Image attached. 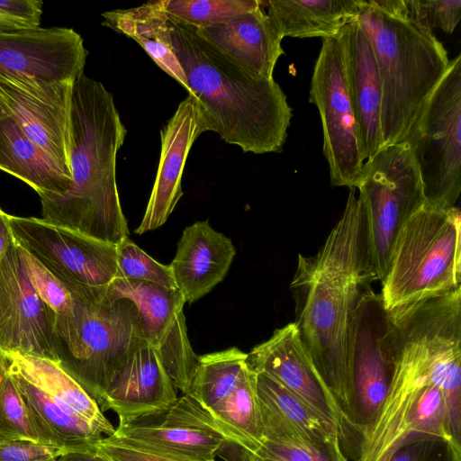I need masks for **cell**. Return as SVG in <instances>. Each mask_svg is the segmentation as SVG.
<instances>
[{
  "label": "cell",
  "instance_id": "14",
  "mask_svg": "<svg viewBox=\"0 0 461 461\" xmlns=\"http://www.w3.org/2000/svg\"><path fill=\"white\" fill-rule=\"evenodd\" d=\"M109 439L182 458L211 461L230 443L210 412L188 393L165 411L118 425Z\"/></svg>",
  "mask_w": 461,
  "mask_h": 461
},
{
  "label": "cell",
  "instance_id": "25",
  "mask_svg": "<svg viewBox=\"0 0 461 461\" xmlns=\"http://www.w3.org/2000/svg\"><path fill=\"white\" fill-rule=\"evenodd\" d=\"M8 370L45 444L72 450L93 446L103 438L90 422L59 404L9 365Z\"/></svg>",
  "mask_w": 461,
  "mask_h": 461
},
{
  "label": "cell",
  "instance_id": "30",
  "mask_svg": "<svg viewBox=\"0 0 461 461\" xmlns=\"http://www.w3.org/2000/svg\"><path fill=\"white\" fill-rule=\"evenodd\" d=\"M256 374L257 393L261 405L294 425L314 441L340 443L335 428L323 420L279 383L263 373Z\"/></svg>",
  "mask_w": 461,
  "mask_h": 461
},
{
  "label": "cell",
  "instance_id": "40",
  "mask_svg": "<svg viewBox=\"0 0 461 461\" xmlns=\"http://www.w3.org/2000/svg\"><path fill=\"white\" fill-rule=\"evenodd\" d=\"M57 461H111L105 455L101 453L95 446L65 450Z\"/></svg>",
  "mask_w": 461,
  "mask_h": 461
},
{
  "label": "cell",
  "instance_id": "27",
  "mask_svg": "<svg viewBox=\"0 0 461 461\" xmlns=\"http://www.w3.org/2000/svg\"><path fill=\"white\" fill-rule=\"evenodd\" d=\"M165 0L150 1L130 9L102 14L104 23L137 41L151 59L188 92L183 69L169 40L168 16Z\"/></svg>",
  "mask_w": 461,
  "mask_h": 461
},
{
  "label": "cell",
  "instance_id": "44",
  "mask_svg": "<svg viewBox=\"0 0 461 461\" xmlns=\"http://www.w3.org/2000/svg\"><path fill=\"white\" fill-rule=\"evenodd\" d=\"M396 448V447H395ZM395 448H393L392 450H390L388 453H386V455L384 456H383L379 461H389V457L392 454V452L395 449Z\"/></svg>",
  "mask_w": 461,
  "mask_h": 461
},
{
  "label": "cell",
  "instance_id": "36",
  "mask_svg": "<svg viewBox=\"0 0 461 461\" xmlns=\"http://www.w3.org/2000/svg\"><path fill=\"white\" fill-rule=\"evenodd\" d=\"M389 461H461V456L443 438L415 435L405 438L392 452Z\"/></svg>",
  "mask_w": 461,
  "mask_h": 461
},
{
  "label": "cell",
  "instance_id": "21",
  "mask_svg": "<svg viewBox=\"0 0 461 461\" xmlns=\"http://www.w3.org/2000/svg\"><path fill=\"white\" fill-rule=\"evenodd\" d=\"M264 3V2H263ZM198 36L250 76L272 79L283 38L262 5L224 23L195 28Z\"/></svg>",
  "mask_w": 461,
  "mask_h": 461
},
{
  "label": "cell",
  "instance_id": "42",
  "mask_svg": "<svg viewBox=\"0 0 461 461\" xmlns=\"http://www.w3.org/2000/svg\"><path fill=\"white\" fill-rule=\"evenodd\" d=\"M8 369V360L4 352L0 350V383Z\"/></svg>",
  "mask_w": 461,
  "mask_h": 461
},
{
  "label": "cell",
  "instance_id": "22",
  "mask_svg": "<svg viewBox=\"0 0 461 461\" xmlns=\"http://www.w3.org/2000/svg\"><path fill=\"white\" fill-rule=\"evenodd\" d=\"M235 255L230 239L212 229L208 220L187 226L168 265L185 302H196L221 283Z\"/></svg>",
  "mask_w": 461,
  "mask_h": 461
},
{
  "label": "cell",
  "instance_id": "6",
  "mask_svg": "<svg viewBox=\"0 0 461 461\" xmlns=\"http://www.w3.org/2000/svg\"><path fill=\"white\" fill-rule=\"evenodd\" d=\"M380 293L384 307L401 306L461 287V212L425 203L396 239Z\"/></svg>",
  "mask_w": 461,
  "mask_h": 461
},
{
  "label": "cell",
  "instance_id": "17",
  "mask_svg": "<svg viewBox=\"0 0 461 461\" xmlns=\"http://www.w3.org/2000/svg\"><path fill=\"white\" fill-rule=\"evenodd\" d=\"M87 50L82 37L65 27L0 32V75L45 82H76Z\"/></svg>",
  "mask_w": 461,
  "mask_h": 461
},
{
  "label": "cell",
  "instance_id": "28",
  "mask_svg": "<svg viewBox=\"0 0 461 461\" xmlns=\"http://www.w3.org/2000/svg\"><path fill=\"white\" fill-rule=\"evenodd\" d=\"M259 407L264 441L247 461H352L339 441H314L271 410Z\"/></svg>",
  "mask_w": 461,
  "mask_h": 461
},
{
  "label": "cell",
  "instance_id": "12",
  "mask_svg": "<svg viewBox=\"0 0 461 461\" xmlns=\"http://www.w3.org/2000/svg\"><path fill=\"white\" fill-rule=\"evenodd\" d=\"M247 365L288 390L339 433L346 456L357 460L360 435L325 385L300 338L294 322L274 330L266 341L247 353Z\"/></svg>",
  "mask_w": 461,
  "mask_h": 461
},
{
  "label": "cell",
  "instance_id": "20",
  "mask_svg": "<svg viewBox=\"0 0 461 461\" xmlns=\"http://www.w3.org/2000/svg\"><path fill=\"white\" fill-rule=\"evenodd\" d=\"M364 161L382 149V86L371 40L357 18L339 32Z\"/></svg>",
  "mask_w": 461,
  "mask_h": 461
},
{
  "label": "cell",
  "instance_id": "37",
  "mask_svg": "<svg viewBox=\"0 0 461 461\" xmlns=\"http://www.w3.org/2000/svg\"><path fill=\"white\" fill-rule=\"evenodd\" d=\"M41 14V1L0 0V32L39 28Z\"/></svg>",
  "mask_w": 461,
  "mask_h": 461
},
{
  "label": "cell",
  "instance_id": "18",
  "mask_svg": "<svg viewBox=\"0 0 461 461\" xmlns=\"http://www.w3.org/2000/svg\"><path fill=\"white\" fill-rule=\"evenodd\" d=\"M175 385L159 356L142 339L116 370L97 402L102 411L113 410L119 424L165 411L176 400Z\"/></svg>",
  "mask_w": 461,
  "mask_h": 461
},
{
  "label": "cell",
  "instance_id": "34",
  "mask_svg": "<svg viewBox=\"0 0 461 461\" xmlns=\"http://www.w3.org/2000/svg\"><path fill=\"white\" fill-rule=\"evenodd\" d=\"M17 248L27 278L39 297L56 314L71 311L75 300L65 285L29 252Z\"/></svg>",
  "mask_w": 461,
  "mask_h": 461
},
{
  "label": "cell",
  "instance_id": "31",
  "mask_svg": "<svg viewBox=\"0 0 461 461\" xmlns=\"http://www.w3.org/2000/svg\"><path fill=\"white\" fill-rule=\"evenodd\" d=\"M262 5L258 0H165L164 9L174 21L203 28L252 12Z\"/></svg>",
  "mask_w": 461,
  "mask_h": 461
},
{
  "label": "cell",
  "instance_id": "2",
  "mask_svg": "<svg viewBox=\"0 0 461 461\" xmlns=\"http://www.w3.org/2000/svg\"><path fill=\"white\" fill-rule=\"evenodd\" d=\"M126 134L113 95L83 74L73 86L71 185L62 195L40 196L43 219L116 245L129 237L116 183Z\"/></svg>",
  "mask_w": 461,
  "mask_h": 461
},
{
  "label": "cell",
  "instance_id": "23",
  "mask_svg": "<svg viewBox=\"0 0 461 461\" xmlns=\"http://www.w3.org/2000/svg\"><path fill=\"white\" fill-rule=\"evenodd\" d=\"M0 169L26 183L39 196L62 195L72 180L12 116L0 119Z\"/></svg>",
  "mask_w": 461,
  "mask_h": 461
},
{
  "label": "cell",
  "instance_id": "10",
  "mask_svg": "<svg viewBox=\"0 0 461 461\" xmlns=\"http://www.w3.org/2000/svg\"><path fill=\"white\" fill-rule=\"evenodd\" d=\"M15 243L69 290L108 287L118 276L117 245L43 218L8 215Z\"/></svg>",
  "mask_w": 461,
  "mask_h": 461
},
{
  "label": "cell",
  "instance_id": "8",
  "mask_svg": "<svg viewBox=\"0 0 461 461\" xmlns=\"http://www.w3.org/2000/svg\"><path fill=\"white\" fill-rule=\"evenodd\" d=\"M461 55L450 59L405 140L420 169L426 203L456 206L461 192Z\"/></svg>",
  "mask_w": 461,
  "mask_h": 461
},
{
  "label": "cell",
  "instance_id": "1",
  "mask_svg": "<svg viewBox=\"0 0 461 461\" xmlns=\"http://www.w3.org/2000/svg\"><path fill=\"white\" fill-rule=\"evenodd\" d=\"M365 241L362 203L351 188L341 216L318 252L299 254L290 283L294 323L319 375L349 421V327L360 294L372 283Z\"/></svg>",
  "mask_w": 461,
  "mask_h": 461
},
{
  "label": "cell",
  "instance_id": "24",
  "mask_svg": "<svg viewBox=\"0 0 461 461\" xmlns=\"http://www.w3.org/2000/svg\"><path fill=\"white\" fill-rule=\"evenodd\" d=\"M363 0H270L267 14L282 38H331L357 18Z\"/></svg>",
  "mask_w": 461,
  "mask_h": 461
},
{
  "label": "cell",
  "instance_id": "3",
  "mask_svg": "<svg viewBox=\"0 0 461 461\" xmlns=\"http://www.w3.org/2000/svg\"><path fill=\"white\" fill-rule=\"evenodd\" d=\"M168 26L188 95L199 103L208 131L244 152H280L292 109L275 79L250 76L202 40L194 27L169 17Z\"/></svg>",
  "mask_w": 461,
  "mask_h": 461
},
{
  "label": "cell",
  "instance_id": "32",
  "mask_svg": "<svg viewBox=\"0 0 461 461\" xmlns=\"http://www.w3.org/2000/svg\"><path fill=\"white\" fill-rule=\"evenodd\" d=\"M0 437L45 444L8 369L0 383Z\"/></svg>",
  "mask_w": 461,
  "mask_h": 461
},
{
  "label": "cell",
  "instance_id": "4",
  "mask_svg": "<svg viewBox=\"0 0 461 461\" xmlns=\"http://www.w3.org/2000/svg\"><path fill=\"white\" fill-rule=\"evenodd\" d=\"M357 19L381 80L382 148L402 142L447 70V51L404 0H363Z\"/></svg>",
  "mask_w": 461,
  "mask_h": 461
},
{
  "label": "cell",
  "instance_id": "13",
  "mask_svg": "<svg viewBox=\"0 0 461 461\" xmlns=\"http://www.w3.org/2000/svg\"><path fill=\"white\" fill-rule=\"evenodd\" d=\"M112 299L131 301L145 334L159 356L176 388L187 393L199 361L187 335L185 299L177 288L145 281L117 278L106 290Z\"/></svg>",
  "mask_w": 461,
  "mask_h": 461
},
{
  "label": "cell",
  "instance_id": "9",
  "mask_svg": "<svg viewBox=\"0 0 461 461\" xmlns=\"http://www.w3.org/2000/svg\"><path fill=\"white\" fill-rule=\"evenodd\" d=\"M348 358L352 390L349 419L361 437L379 413L395 364L391 313L380 293L370 286L364 289L352 313Z\"/></svg>",
  "mask_w": 461,
  "mask_h": 461
},
{
  "label": "cell",
  "instance_id": "39",
  "mask_svg": "<svg viewBox=\"0 0 461 461\" xmlns=\"http://www.w3.org/2000/svg\"><path fill=\"white\" fill-rule=\"evenodd\" d=\"M95 446L111 461H197L118 443L107 437L97 440Z\"/></svg>",
  "mask_w": 461,
  "mask_h": 461
},
{
  "label": "cell",
  "instance_id": "35",
  "mask_svg": "<svg viewBox=\"0 0 461 461\" xmlns=\"http://www.w3.org/2000/svg\"><path fill=\"white\" fill-rule=\"evenodd\" d=\"M408 13L430 30L452 33L461 18V0H404Z\"/></svg>",
  "mask_w": 461,
  "mask_h": 461
},
{
  "label": "cell",
  "instance_id": "43",
  "mask_svg": "<svg viewBox=\"0 0 461 461\" xmlns=\"http://www.w3.org/2000/svg\"><path fill=\"white\" fill-rule=\"evenodd\" d=\"M6 116H11L8 110L5 107L3 104L0 103V119H3Z\"/></svg>",
  "mask_w": 461,
  "mask_h": 461
},
{
  "label": "cell",
  "instance_id": "33",
  "mask_svg": "<svg viewBox=\"0 0 461 461\" xmlns=\"http://www.w3.org/2000/svg\"><path fill=\"white\" fill-rule=\"evenodd\" d=\"M117 278L140 280L167 288H177L169 266L152 258L129 237L117 244Z\"/></svg>",
  "mask_w": 461,
  "mask_h": 461
},
{
  "label": "cell",
  "instance_id": "5",
  "mask_svg": "<svg viewBox=\"0 0 461 461\" xmlns=\"http://www.w3.org/2000/svg\"><path fill=\"white\" fill-rule=\"evenodd\" d=\"M107 287L71 294V311L56 314L58 362L97 402L116 370L147 338L135 304Z\"/></svg>",
  "mask_w": 461,
  "mask_h": 461
},
{
  "label": "cell",
  "instance_id": "15",
  "mask_svg": "<svg viewBox=\"0 0 461 461\" xmlns=\"http://www.w3.org/2000/svg\"><path fill=\"white\" fill-rule=\"evenodd\" d=\"M74 83L0 75V103L25 135L70 176Z\"/></svg>",
  "mask_w": 461,
  "mask_h": 461
},
{
  "label": "cell",
  "instance_id": "16",
  "mask_svg": "<svg viewBox=\"0 0 461 461\" xmlns=\"http://www.w3.org/2000/svg\"><path fill=\"white\" fill-rule=\"evenodd\" d=\"M55 318L31 285L14 241L0 260V350L58 362Z\"/></svg>",
  "mask_w": 461,
  "mask_h": 461
},
{
  "label": "cell",
  "instance_id": "19",
  "mask_svg": "<svg viewBox=\"0 0 461 461\" xmlns=\"http://www.w3.org/2000/svg\"><path fill=\"white\" fill-rule=\"evenodd\" d=\"M208 131L203 110L188 95L160 131V156L156 178L140 224L135 233L143 234L162 226L183 196L182 176L190 149L196 139Z\"/></svg>",
  "mask_w": 461,
  "mask_h": 461
},
{
  "label": "cell",
  "instance_id": "7",
  "mask_svg": "<svg viewBox=\"0 0 461 461\" xmlns=\"http://www.w3.org/2000/svg\"><path fill=\"white\" fill-rule=\"evenodd\" d=\"M364 212L366 265L382 282L405 222L426 203L418 165L402 141L382 148L363 164L357 185Z\"/></svg>",
  "mask_w": 461,
  "mask_h": 461
},
{
  "label": "cell",
  "instance_id": "11",
  "mask_svg": "<svg viewBox=\"0 0 461 461\" xmlns=\"http://www.w3.org/2000/svg\"><path fill=\"white\" fill-rule=\"evenodd\" d=\"M310 102L320 113L322 149L329 164L330 183L357 189L365 161L348 92L339 34L322 39L312 76Z\"/></svg>",
  "mask_w": 461,
  "mask_h": 461
},
{
  "label": "cell",
  "instance_id": "26",
  "mask_svg": "<svg viewBox=\"0 0 461 461\" xmlns=\"http://www.w3.org/2000/svg\"><path fill=\"white\" fill-rule=\"evenodd\" d=\"M15 369L63 407L83 417L102 434L111 436L115 429L97 402L68 374L59 362L17 352H4Z\"/></svg>",
  "mask_w": 461,
  "mask_h": 461
},
{
  "label": "cell",
  "instance_id": "41",
  "mask_svg": "<svg viewBox=\"0 0 461 461\" xmlns=\"http://www.w3.org/2000/svg\"><path fill=\"white\" fill-rule=\"evenodd\" d=\"M14 243V239L10 229L8 214L0 209V260Z\"/></svg>",
  "mask_w": 461,
  "mask_h": 461
},
{
  "label": "cell",
  "instance_id": "29",
  "mask_svg": "<svg viewBox=\"0 0 461 461\" xmlns=\"http://www.w3.org/2000/svg\"><path fill=\"white\" fill-rule=\"evenodd\" d=\"M246 360L247 353L236 347L199 356L187 393L212 411L236 388Z\"/></svg>",
  "mask_w": 461,
  "mask_h": 461
},
{
  "label": "cell",
  "instance_id": "38",
  "mask_svg": "<svg viewBox=\"0 0 461 461\" xmlns=\"http://www.w3.org/2000/svg\"><path fill=\"white\" fill-rule=\"evenodd\" d=\"M64 451L30 439L0 437V461H57Z\"/></svg>",
  "mask_w": 461,
  "mask_h": 461
}]
</instances>
